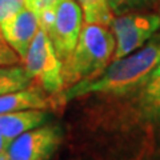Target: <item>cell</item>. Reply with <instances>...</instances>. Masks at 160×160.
I'll return each instance as SVG.
<instances>
[{
  "label": "cell",
  "mask_w": 160,
  "mask_h": 160,
  "mask_svg": "<svg viewBox=\"0 0 160 160\" xmlns=\"http://www.w3.org/2000/svg\"><path fill=\"white\" fill-rule=\"evenodd\" d=\"M83 11L86 23L109 26L112 22V9L108 0H76Z\"/></svg>",
  "instance_id": "12"
},
{
  "label": "cell",
  "mask_w": 160,
  "mask_h": 160,
  "mask_svg": "<svg viewBox=\"0 0 160 160\" xmlns=\"http://www.w3.org/2000/svg\"><path fill=\"white\" fill-rule=\"evenodd\" d=\"M111 28L116 36L113 59L136 51L160 28V15H124L112 19Z\"/></svg>",
  "instance_id": "5"
},
{
  "label": "cell",
  "mask_w": 160,
  "mask_h": 160,
  "mask_svg": "<svg viewBox=\"0 0 160 160\" xmlns=\"http://www.w3.org/2000/svg\"><path fill=\"white\" fill-rule=\"evenodd\" d=\"M136 89L140 91L136 102L142 118L160 128V78H149Z\"/></svg>",
  "instance_id": "10"
},
{
  "label": "cell",
  "mask_w": 160,
  "mask_h": 160,
  "mask_svg": "<svg viewBox=\"0 0 160 160\" xmlns=\"http://www.w3.org/2000/svg\"><path fill=\"white\" fill-rule=\"evenodd\" d=\"M0 160H7V158H6V155H4V156H2V158H0Z\"/></svg>",
  "instance_id": "19"
},
{
  "label": "cell",
  "mask_w": 160,
  "mask_h": 160,
  "mask_svg": "<svg viewBox=\"0 0 160 160\" xmlns=\"http://www.w3.org/2000/svg\"><path fill=\"white\" fill-rule=\"evenodd\" d=\"M148 0H108V4L113 12H123L128 8L138 7Z\"/></svg>",
  "instance_id": "15"
},
{
  "label": "cell",
  "mask_w": 160,
  "mask_h": 160,
  "mask_svg": "<svg viewBox=\"0 0 160 160\" xmlns=\"http://www.w3.org/2000/svg\"><path fill=\"white\" fill-rule=\"evenodd\" d=\"M159 64L160 38L153 39L136 52L133 51L124 58L115 59L96 76L72 84L64 89L60 99L69 102L88 95L118 96L127 93L146 83Z\"/></svg>",
  "instance_id": "1"
},
{
  "label": "cell",
  "mask_w": 160,
  "mask_h": 160,
  "mask_svg": "<svg viewBox=\"0 0 160 160\" xmlns=\"http://www.w3.org/2000/svg\"><path fill=\"white\" fill-rule=\"evenodd\" d=\"M23 62L33 82H36L47 93L52 96L64 91L63 63L48 35L42 28L38 31Z\"/></svg>",
  "instance_id": "3"
},
{
  "label": "cell",
  "mask_w": 160,
  "mask_h": 160,
  "mask_svg": "<svg viewBox=\"0 0 160 160\" xmlns=\"http://www.w3.org/2000/svg\"><path fill=\"white\" fill-rule=\"evenodd\" d=\"M82 22L83 11L76 0H63L58 6L55 22L47 35L62 63L69 58L76 47Z\"/></svg>",
  "instance_id": "6"
},
{
  "label": "cell",
  "mask_w": 160,
  "mask_h": 160,
  "mask_svg": "<svg viewBox=\"0 0 160 160\" xmlns=\"http://www.w3.org/2000/svg\"><path fill=\"white\" fill-rule=\"evenodd\" d=\"M63 131L55 124H43L15 138L6 152L7 160H49L60 146Z\"/></svg>",
  "instance_id": "4"
},
{
  "label": "cell",
  "mask_w": 160,
  "mask_h": 160,
  "mask_svg": "<svg viewBox=\"0 0 160 160\" xmlns=\"http://www.w3.org/2000/svg\"><path fill=\"white\" fill-rule=\"evenodd\" d=\"M115 48V38L106 26L87 23L82 27L76 47L63 62L64 89L99 75L113 58Z\"/></svg>",
  "instance_id": "2"
},
{
  "label": "cell",
  "mask_w": 160,
  "mask_h": 160,
  "mask_svg": "<svg viewBox=\"0 0 160 160\" xmlns=\"http://www.w3.org/2000/svg\"><path fill=\"white\" fill-rule=\"evenodd\" d=\"M32 84L33 79L24 66H0V95L20 91Z\"/></svg>",
  "instance_id": "11"
},
{
  "label": "cell",
  "mask_w": 160,
  "mask_h": 160,
  "mask_svg": "<svg viewBox=\"0 0 160 160\" xmlns=\"http://www.w3.org/2000/svg\"><path fill=\"white\" fill-rule=\"evenodd\" d=\"M149 78H160V64L153 69V72L151 73V76H149ZM149 78H148V79H149Z\"/></svg>",
  "instance_id": "18"
},
{
  "label": "cell",
  "mask_w": 160,
  "mask_h": 160,
  "mask_svg": "<svg viewBox=\"0 0 160 160\" xmlns=\"http://www.w3.org/2000/svg\"><path fill=\"white\" fill-rule=\"evenodd\" d=\"M52 98L39 84H32L20 91L0 95V115L26 109H48Z\"/></svg>",
  "instance_id": "8"
},
{
  "label": "cell",
  "mask_w": 160,
  "mask_h": 160,
  "mask_svg": "<svg viewBox=\"0 0 160 160\" xmlns=\"http://www.w3.org/2000/svg\"><path fill=\"white\" fill-rule=\"evenodd\" d=\"M22 62L19 55L15 49L7 43L4 39L2 29H0V66H11V64H19Z\"/></svg>",
  "instance_id": "13"
},
{
  "label": "cell",
  "mask_w": 160,
  "mask_h": 160,
  "mask_svg": "<svg viewBox=\"0 0 160 160\" xmlns=\"http://www.w3.org/2000/svg\"><path fill=\"white\" fill-rule=\"evenodd\" d=\"M27 0H0V23L26 7Z\"/></svg>",
  "instance_id": "14"
},
{
  "label": "cell",
  "mask_w": 160,
  "mask_h": 160,
  "mask_svg": "<svg viewBox=\"0 0 160 160\" xmlns=\"http://www.w3.org/2000/svg\"><path fill=\"white\" fill-rule=\"evenodd\" d=\"M9 144H11V142H9V140L6 136H3L2 132H0V158L6 155L7 149L9 147Z\"/></svg>",
  "instance_id": "17"
},
{
  "label": "cell",
  "mask_w": 160,
  "mask_h": 160,
  "mask_svg": "<svg viewBox=\"0 0 160 160\" xmlns=\"http://www.w3.org/2000/svg\"><path fill=\"white\" fill-rule=\"evenodd\" d=\"M0 29L7 43L15 49L23 62L29 46L40 29L39 16L32 8L26 6L0 23Z\"/></svg>",
  "instance_id": "7"
},
{
  "label": "cell",
  "mask_w": 160,
  "mask_h": 160,
  "mask_svg": "<svg viewBox=\"0 0 160 160\" xmlns=\"http://www.w3.org/2000/svg\"><path fill=\"white\" fill-rule=\"evenodd\" d=\"M62 2L63 0H28L26 6L32 8L36 13H39L40 11L47 8H56Z\"/></svg>",
  "instance_id": "16"
},
{
  "label": "cell",
  "mask_w": 160,
  "mask_h": 160,
  "mask_svg": "<svg viewBox=\"0 0 160 160\" xmlns=\"http://www.w3.org/2000/svg\"><path fill=\"white\" fill-rule=\"evenodd\" d=\"M48 120L47 109H26L0 115V132L9 142L24 132L46 124Z\"/></svg>",
  "instance_id": "9"
}]
</instances>
